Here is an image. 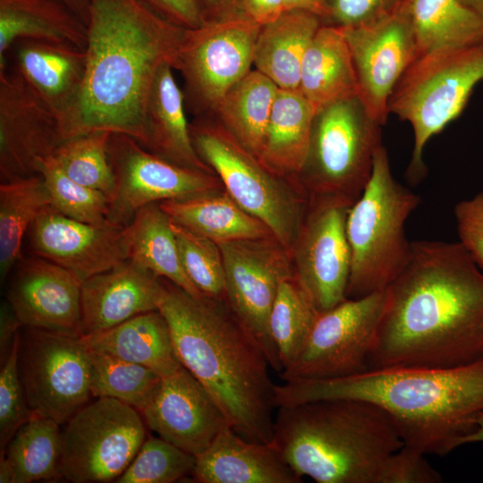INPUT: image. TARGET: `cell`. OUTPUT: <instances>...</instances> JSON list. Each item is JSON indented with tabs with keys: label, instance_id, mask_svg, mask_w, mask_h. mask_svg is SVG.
<instances>
[{
	"label": "cell",
	"instance_id": "6da1fadb",
	"mask_svg": "<svg viewBox=\"0 0 483 483\" xmlns=\"http://www.w3.org/2000/svg\"><path fill=\"white\" fill-rule=\"evenodd\" d=\"M386 294L369 370L483 359V272L459 242H411L410 259Z\"/></svg>",
	"mask_w": 483,
	"mask_h": 483
},
{
	"label": "cell",
	"instance_id": "7a4b0ae2",
	"mask_svg": "<svg viewBox=\"0 0 483 483\" xmlns=\"http://www.w3.org/2000/svg\"><path fill=\"white\" fill-rule=\"evenodd\" d=\"M89 3L85 74L76 101L60 118L63 140L106 131L147 148L149 93L161 66H174L186 29L141 0Z\"/></svg>",
	"mask_w": 483,
	"mask_h": 483
},
{
	"label": "cell",
	"instance_id": "3957f363",
	"mask_svg": "<svg viewBox=\"0 0 483 483\" xmlns=\"http://www.w3.org/2000/svg\"><path fill=\"white\" fill-rule=\"evenodd\" d=\"M176 356L241 436L271 444L275 385L266 352L225 299H196L165 281L158 307Z\"/></svg>",
	"mask_w": 483,
	"mask_h": 483
},
{
	"label": "cell",
	"instance_id": "277c9868",
	"mask_svg": "<svg viewBox=\"0 0 483 483\" xmlns=\"http://www.w3.org/2000/svg\"><path fill=\"white\" fill-rule=\"evenodd\" d=\"M276 407L326 399L366 401L383 409L403 445L444 456L461 446L483 411V359L453 368L370 369L330 379L284 381Z\"/></svg>",
	"mask_w": 483,
	"mask_h": 483
},
{
	"label": "cell",
	"instance_id": "5b68a950",
	"mask_svg": "<svg viewBox=\"0 0 483 483\" xmlns=\"http://www.w3.org/2000/svg\"><path fill=\"white\" fill-rule=\"evenodd\" d=\"M271 445L301 479L318 483H377L403 442L374 403L326 399L277 407Z\"/></svg>",
	"mask_w": 483,
	"mask_h": 483
},
{
	"label": "cell",
	"instance_id": "8992f818",
	"mask_svg": "<svg viewBox=\"0 0 483 483\" xmlns=\"http://www.w3.org/2000/svg\"><path fill=\"white\" fill-rule=\"evenodd\" d=\"M419 202L417 194L394 178L387 151L381 145L375 153L371 177L346 219L352 257L346 298L384 291L401 274L411 252L404 225Z\"/></svg>",
	"mask_w": 483,
	"mask_h": 483
},
{
	"label": "cell",
	"instance_id": "52a82bcc",
	"mask_svg": "<svg viewBox=\"0 0 483 483\" xmlns=\"http://www.w3.org/2000/svg\"><path fill=\"white\" fill-rule=\"evenodd\" d=\"M481 81L483 44L426 52L402 73L390 96L388 110L408 122L413 131V149L406 172L409 181L418 183L426 175V144L462 114Z\"/></svg>",
	"mask_w": 483,
	"mask_h": 483
},
{
	"label": "cell",
	"instance_id": "ba28073f",
	"mask_svg": "<svg viewBox=\"0 0 483 483\" xmlns=\"http://www.w3.org/2000/svg\"><path fill=\"white\" fill-rule=\"evenodd\" d=\"M193 146L218 177L226 192L264 223L290 252L302 221L304 201L214 117L190 123Z\"/></svg>",
	"mask_w": 483,
	"mask_h": 483
},
{
	"label": "cell",
	"instance_id": "9c48e42d",
	"mask_svg": "<svg viewBox=\"0 0 483 483\" xmlns=\"http://www.w3.org/2000/svg\"><path fill=\"white\" fill-rule=\"evenodd\" d=\"M381 127L358 97L319 108L299 174L311 197L339 196L354 203L371 177L375 153L383 145Z\"/></svg>",
	"mask_w": 483,
	"mask_h": 483
},
{
	"label": "cell",
	"instance_id": "30bf717a",
	"mask_svg": "<svg viewBox=\"0 0 483 483\" xmlns=\"http://www.w3.org/2000/svg\"><path fill=\"white\" fill-rule=\"evenodd\" d=\"M260 28L240 12L185 30L174 69L183 79L186 110L196 117L213 114L228 90L251 70Z\"/></svg>",
	"mask_w": 483,
	"mask_h": 483
},
{
	"label": "cell",
	"instance_id": "8fae6325",
	"mask_svg": "<svg viewBox=\"0 0 483 483\" xmlns=\"http://www.w3.org/2000/svg\"><path fill=\"white\" fill-rule=\"evenodd\" d=\"M140 411L100 397L78 411L63 431L62 473L72 483H106L129 467L146 438Z\"/></svg>",
	"mask_w": 483,
	"mask_h": 483
},
{
	"label": "cell",
	"instance_id": "7c38bea8",
	"mask_svg": "<svg viewBox=\"0 0 483 483\" xmlns=\"http://www.w3.org/2000/svg\"><path fill=\"white\" fill-rule=\"evenodd\" d=\"M19 370L33 414L60 425L92 397L90 350L81 336L25 327Z\"/></svg>",
	"mask_w": 483,
	"mask_h": 483
},
{
	"label": "cell",
	"instance_id": "4fadbf2b",
	"mask_svg": "<svg viewBox=\"0 0 483 483\" xmlns=\"http://www.w3.org/2000/svg\"><path fill=\"white\" fill-rule=\"evenodd\" d=\"M386 290L345 299L319 312L304 348L281 373L284 381L344 377L369 370L386 306Z\"/></svg>",
	"mask_w": 483,
	"mask_h": 483
},
{
	"label": "cell",
	"instance_id": "5bb4252c",
	"mask_svg": "<svg viewBox=\"0 0 483 483\" xmlns=\"http://www.w3.org/2000/svg\"><path fill=\"white\" fill-rule=\"evenodd\" d=\"M225 277V300L266 352L272 369L282 372L268 330L281 283L294 274L290 252L273 236L218 243Z\"/></svg>",
	"mask_w": 483,
	"mask_h": 483
},
{
	"label": "cell",
	"instance_id": "9a60e30c",
	"mask_svg": "<svg viewBox=\"0 0 483 483\" xmlns=\"http://www.w3.org/2000/svg\"><path fill=\"white\" fill-rule=\"evenodd\" d=\"M114 179L108 220L126 226L142 207L221 188L212 173L172 163L144 148L132 137L112 132L107 146Z\"/></svg>",
	"mask_w": 483,
	"mask_h": 483
},
{
	"label": "cell",
	"instance_id": "2e32d148",
	"mask_svg": "<svg viewBox=\"0 0 483 483\" xmlns=\"http://www.w3.org/2000/svg\"><path fill=\"white\" fill-rule=\"evenodd\" d=\"M352 204L339 196H312L291 250L294 274L319 312L347 299L352 257L346 219Z\"/></svg>",
	"mask_w": 483,
	"mask_h": 483
},
{
	"label": "cell",
	"instance_id": "e0dca14e",
	"mask_svg": "<svg viewBox=\"0 0 483 483\" xmlns=\"http://www.w3.org/2000/svg\"><path fill=\"white\" fill-rule=\"evenodd\" d=\"M340 28L352 54L358 97L370 117L383 126L393 89L418 55L406 3L375 23Z\"/></svg>",
	"mask_w": 483,
	"mask_h": 483
},
{
	"label": "cell",
	"instance_id": "ac0fdd59",
	"mask_svg": "<svg viewBox=\"0 0 483 483\" xmlns=\"http://www.w3.org/2000/svg\"><path fill=\"white\" fill-rule=\"evenodd\" d=\"M63 140L55 112L14 69L0 70L1 182L38 174Z\"/></svg>",
	"mask_w": 483,
	"mask_h": 483
},
{
	"label": "cell",
	"instance_id": "d6986e66",
	"mask_svg": "<svg viewBox=\"0 0 483 483\" xmlns=\"http://www.w3.org/2000/svg\"><path fill=\"white\" fill-rule=\"evenodd\" d=\"M31 252L82 281L129 259L125 226L95 225L47 207L27 233Z\"/></svg>",
	"mask_w": 483,
	"mask_h": 483
},
{
	"label": "cell",
	"instance_id": "ffe728a7",
	"mask_svg": "<svg viewBox=\"0 0 483 483\" xmlns=\"http://www.w3.org/2000/svg\"><path fill=\"white\" fill-rule=\"evenodd\" d=\"M13 269L7 302L23 327L81 336L78 275L37 256L22 258Z\"/></svg>",
	"mask_w": 483,
	"mask_h": 483
},
{
	"label": "cell",
	"instance_id": "44dd1931",
	"mask_svg": "<svg viewBox=\"0 0 483 483\" xmlns=\"http://www.w3.org/2000/svg\"><path fill=\"white\" fill-rule=\"evenodd\" d=\"M140 414L159 437L195 456L228 425L213 397L183 366L162 377Z\"/></svg>",
	"mask_w": 483,
	"mask_h": 483
},
{
	"label": "cell",
	"instance_id": "7402d4cb",
	"mask_svg": "<svg viewBox=\"0 0 483 483\" xmlns=\"http://www.w3.org/2000/svg\"><path fill=\"white\" fill-rule=\"evenodd\" d=\"M165 280L128 259L82 282L80 335L99 333L158 310Z\"/></svg>",
	"mask_w": 483,
	"mask_h": 483
},
{
	"label": "cell",
	"instance_id": "603a6c76",
	"mask_svg": "<svg viewBox=\"0 0 483 483\" xmlns=\"http://www.w3.org/2000/svg\"><path fill=\"white\" fill-rule=\"evenodd\" d=\"M9 52L13 59L7 65L20 73L60 120L80 94L86 68L85 48L27 38L14 42Z\"/></svg>",
	"mask_w": 483,
	"mask_h": 483
},
{
	"label": "cell",
	"instance_id": "cb8c5ba5",
	"mask_svg": "<svg viewBox=\"0 0 483 483\" xmlns=\"http://www.w3.org/2000/svg\"><path fill=\"white\" fill-rule=\"evenodd\" d=\"M191 476L199 483L302 482L271 444L250 441L228 425L196 456Z\"/></svg>",
	"mask_w": 483,
	"mask_h": 483
},
{
	"label": "cell",
	"instance_id": "d4e9b609",
	"mask_svg": "<svg viewBox=\"0 0 483 483\" xmlns=\"http://www.w3.org/2000/svg\"><path fill=\"white\" fill-rule=\"evenodd\" d=\"M173 69L170 64L161 66L149 93L145 114L147 149L179 165L214 174L193 146L183 92Z\"/></svg>",
	"mask_w": 483,
	"mask_h": 483
},
{
	"label": "cell",
	"instance_id": "484cf974",
	"mask_svg": "<svg viewBox=\"0 0 483 483\" xmlns=\"http://www.w3.org/2000/svg\"><path fill=\"white\" fill-rule=\"evenodd\" d=\"M81 338L90 350L145 366L162 377L182 366L176 356L168 324L159 310L140 314Z\"/></svg>",
	"mask_w": 483,
	"mask_h": 483
},
{
	"label": "cell",
	"instance_id": "4316f807",
	"mask_svg": "<svg viewBox=\"0 0 483 483\" xmlns=\"http://www.w3.org/2000/svg\"><path fill=\"white\" fill-rule=\"evenodd\" d=\"M298 90L316 111L358 97L352 54L340 27L323 24L317 31L302 61Z\"/></svg>",
	"mask_w": 483,
	"mask_h": 483
},
{
	"label": "cell",
	"instance_id": "83f0119b",
	"mask_svg": "<svg viewBox=\"0 0 483 483\" xmlns=\"http://www.w3.org/2000/svg\"><path fill=\"white\" fill-rule=\"evenodd\" d=\"M323 21L302 10L284 11L261 26L253 66L281 89H298L305 53Z\"/></svg>",
	"mask_w": 483,
	"mask_h": 483
},
{
	"label": "cell",
	"instance_id": "f1b7e54d",
	"mask_svg": "<svg viewBox=\"0 0 483 483\" xmlns=\"http://www.w3.org/2000/svg\"><path fill=\"white\" fill-rule=\"evenodd\" d=\"M27 38L85 48L87 26L64 0H0V70L13 43Z\"/></svg>",
	"mask_w": 483,
	"mask_h": 483
},
{
	"label": "cell",
	"instance_id": "f546056e",
	"mask_svg": "<svg viewBox=\"0 0 483 483\" xmlns=\"http://www.w3.org/2000/svg\"><path fill=\"white\" fill-rule=\"evenodd\" d=\"M169 218L215 242L273 235L267 225L245 211L220 189L159 202Z\"/></svg>",
	"mask_w": 483,
	"mask_h": 483
},
{
	"label": "cell",
	"instance_id": "4dcf8cb0",
	"mask_svg": "<svg viewBox=\"0 0 483 483\" xmlns=\"http://www.w3.org/2000/svg\"><path fill=\"white\" fill-rule=\"evenodd\" d=\"M316 113L298 89H279L258 158L280 176L300 174L307 159Z\"/></svg>",
	"mask_w": 483,
	"mask_h": 483
},
{
	"label": "cell",
	"instance_id": "1f68e13d",
	"mask_svg": "<svg viewBox=\"0 0 483 483\" xmlns=\"http://www.w3.org/2000/svg\"><path fill=\"white\" fill-rule=\"evenodd\" d=\"M63 431L55 420L33 414L0 455L1 483L63 479Z\"/></svg>",
	"mask_w": 483,
	"mask_h": 483
},
{
	"label": "cell",
	"instance_id": "d6a6232c",
	"mask_svg": "<svg viewBox=\"0 0 483 483\" xmlns=\"http://www.w3.org/2000/svg\"><path fill=\"white\" fill-rule=\"evenodd\" d=\"M125 230L129 259L179 286L196 299L205 297L182 266L171 219L159 203L140 208Z\"/></svg>",
	"mask_w": 483,
	"mask_h": 483
},
{
	"label": "cell",
	"instance_id": "836d02e7",
	"mask_svg": "<svg viewBox=\"0 0 483 483\" xmlns=\"http://www.w3.org/2000/svg\"><path fill=\"white\" fill-rule=\"evenodd\" d=\"M278 90L269 78L251 69L228 90L211 116L258 157Z\"/></svg>",
	"mask_w": 483,
	"mask_h": 483
},
{
	"label": "cell",
	"instance_id": "e575fe53",
	"mask_svg": "<svg viewBox=\"0 0 483 483\" xmlns=\"http://www.w3.org/2000/svg\"><path fill=\"white\" fill-rule=\"evenodd\" d=\"M418 55L483 44V17L460 0H405ZM417 55V56H418Z\"/></svg>",
	"mask_w": 483,
	"mask_h": 483
},
{
	"label": "cell",
	"instance_id": "d590c367",
	"mask_svg": "<svg viewBox=\"0 0 483 483\" xmlns=\"http://www.w3.org/2000/svg\"><path fill=\"white\" fill-rule=\"evenodd\" d=\"M48 206L42 176L34 174L0 184V275L4 281L23 258L22 243L30 227Z\"/></svg>",
	"mask_w": 483,
	"mask_h": 483
},
{
	"label": "cell",
	"instance_id": "8d00e7d4",
	"mask_svg": "<svg viewBox=\"0 0 483 483\" xmlns=\"http://www.w3.org/2000/svg\"><path fill=\"white\" fill-rule=\"evenodd\" d=\"M318 314L311 295L295 274L281 283L270 311L268 330L282 371L301 352Z\"/></svg>",
	"mask_w": 483,
	"mask_h": 483
},
{
	"label": "cell",
	"instance_id": "74e56055",
	"mask_svg": "<svg viewBox=\"0 0 483 483\" xmlns=\"http://www.w3.org/2000/svg\"><path fill=\"white\" fill-rule=\"evenodd\" d=\"M161 380L160 375L145 366L90 350L89 386L92 397L114 398L141 413Z\"/></svg>",
	"mask_w": 483,
	"mask_h": 483
},
{
	"label": "cell",
	"instance_id": "f35d334b",
	"mask_svg": "<svg viewBox=\"0 0 483 483\" xmlns=\"http://www.w3.org/2000/svg\"><path fill=\"white\" fill-rule=\"evenodd\" d=\"M111 133L96 131L65 139L52 155L69 178L102 191L109 201L114 191V179L107 153Z\"/></svg>",
	"mask_w": 483,
	"mask_h": 483
},
{
	"label": "cell",
	"instance_id": "ab89813d",
	"mask_svg": "<svg viewBox=\"0 0 483 483\" xmlns=\"http://www.w3.org/2000/svg\"><path fill=\"white\" fill-rule=\"evenodd\" d=\"M38 174L49 193L51 206L63 215L95 225H112L109 198L100 191L80 184L69 178L53 156L44 159Z\"/></svg>",
	"mask_w": 483,
	"mask_h": 483
},
{
	"label": "cell",
	"instance_id": "60d3db41",
	"mask_svg": "<svg viewBox=\"0 0 483 483\" xmlns=\"http://www.w3.org/2000/svg\"><path fill=\"white\" fill-rule=\"evenodd\" d=\"M182 266L205 296L225 299V277L218 244L171 220Z\"/></svg>",
	"mask_w": 483,
	"mask_h": 483
},
{
	"label": "cell",
	"instance_id": "b9f144b4",
	"mask_svg": "<svg viewBox=\"0 0 483 483\" xmlns=\"http://www.w3.org/2000/svg\"><path fill=\"white\" fill-rule=\"evenodd\" d=\"M196 456L161 437L145 440L116 483H173L192 474Z\"/></svg>",
	"mask_w": 483,
	"mask_h": 483
},
{
	"label": "cell",
	"instance_id": "7bdbcfd3",
	"mask_svg": "<svg viewBox=\"0 0 483 483\" xmlns=\"http://www.w3.org/2000/svg\"><path fill=\"white\" fill-rule=\"evenodd\" d=\"M21 334L13 342L0 371V453L19 428L28 421L33 412L28 405L19 370Z\"/></svg>",
	"mask_w": 483,
	"mask_h": 483
},
{
	"label": "cell",
	"instance_id": "ee69618b",
	"mask_svg": "<svg viewBox=\"0 0 483 483\" xmlns=\"http://www.w3.org/2000/svg\"><path fill=\"white\" fill-rule=\"evenodd\" d=\"M405 0H325L326 24L359 27L375 23L396 11Z\"/></svg>",
	"mask_w": 483,
	"mask_h": 483
},
{
	"label": "cell",
	"instance_id": "f6af8a7d",
	"mask_svg": "<svg viewBox=\"0 0 483 483\" xmlns=\"http://www.w3.org/2000/svg\"><path fill=\"white\" fill-rule=\"evenodd\" d=\"M424 456L419 451L402 445L386 461L377 483L442 482V476Z\"/></svg>",
	"mask_w": 483,
	"mask_h": 483
},
{
	"label": "cell",
	"instance_id": "bcb514c9",
	"mask_svg": "<svg viewBox=\"0 0 483 483\" xmlns=\"http://www.w3.org/2000/svg\"><path fill=\"white\" fill-rule=\"evenodd\" d=\"M454 216L459 242L483 271V192L456 204Z\"/></svg>",
	"mask_w": 483,
	"mask_h": 483
},
{
	"label": "cell",
	"instance_id": "7dc6e473",
	"mask_svg": "<svg viewBox=\"0 0 483 483\" xmlns=\"http://www.w3.org/2000/svg\"><path fill=\"white\" fill-rule=\"evenodd\" d=\"M168 21L186 30L201 26L208 20L199 0H141Z\"/></svg>",
	"mask_w": 483,
	"mask_h": 483
},
{
	"label": "cell",
	"instance_id": "c3c4849f",
	"mask_svg": "<svg viewBox=\"0 0 483 483\" xmlns=\"http://www.w3.org/2000/svg\"><path fill=\"white\" fill-rule=\"evenodd\" d=\"M243 13L263 26L276 20L284 12L283 0H240Z\"/></svg>",
	"mask_w": 483,
	"mask_h": 483
},
{
	"label": "cell",
	"instance_id": "681fc988",
	"mask_svg": "<svg viewBox=\"0 0 483 483\" xmlns=\"http://www.w3.org/2000/svg\"><path fill=\"white\" fill-rule=\"evenodd\" d=\"M22 325L20 323L8 302L1 307L0 321V358L1 364L7 359L19 329Z\"/></svg>",
	"mask_w": 483,
	"mask_h": 483
},
{
	"label": "cell",
	"instance_id": "f907efd6",
	"mask_svg": "<svg viewBox=\"0 0 483 483\" xmlns=\"http://www.w3.org/2000/svg\"><path fill=\"white\" fill-rule=\"evenodd\" d=\"M208 18H219L243 12L240 0H199Z\"/></svg>",
	"mask_w": 483,
	"mask_h": 483
},
{
	"label": "cell",
	"instance_id": "816d5d0a",
	"mask_svg": "<svg viewBox=\"0 0 483 483\" xmlns=\"http://www.w3.org/2000/svg\"><path fill=\"white\" fill-rule=\"evenodd\" d=\"M284 11L302 10L312 13L326 24L328 13L325 0H283Z\"/></svg>",
	"mask_w": 483,
	"mask_h": 483
},
{
	"label": "cell",
	"instance_id": "f5cc1de1",
	"mask_svg": "<svg viewBox=\"0 0 483 483\" xmlns=\"http://www.w3.org/2000/svg\"><path fill=\"white\" fill-rule=\"evenodd\" d=\"M70 8L88 24L89 15V0H64Z\"/></svg>",
	"mask_w": 483,
	"mask_h": 483
},
{
	"label": "cell",
	"instance_id": "db71d44e",
	"mask_svg": "<svg viewBox=\"0 0 483 483\" xmlns=\"http://www.w3.org/2000/svg\"><path fill=\"white\" fill-rule=\"evenodd\" d=\"M481 442H483V411L478 418L475 429L462 440L461 445Z\"/></svg>",
	"mask_w": 483,
	"mask_h": 483
},
{
	"label": "cell",
	"instance_id": "11a10c76",
	"mask_svg": "<svg viewBox=\"0 0 483 483\" xmlns=\"http://www.w3.org/2000/svg\"><path fill=\"white\" fill-rule=\"evenodd\" d=\"M465 6L483 17V0H460Z\"/></svg>",
	"mask_w": 483,
	"mask_h": 483
}]
</instances>
